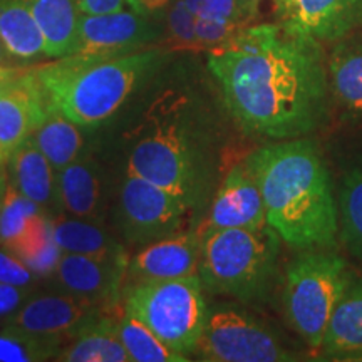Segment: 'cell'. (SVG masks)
<instances>
[{"instance_id": "6da1fadb", "label": "cell", "mask_w": 362, "mask_h": 362, "mask_svg": "<svg viewBox=\"0 0 362 362\" xmlns=\"http://www.w3.org/2000/svg\"><path fill=\"white\" fill-rule=\"evenodd\" d=\"M208 69L247 133L282 141L327 121L332 94L322 44L279 22L245 27L232 44L208 52Z\"/></svg>"}, {"instance_id": "7a4b0ae2", "label": "cell", "mask_w": 362, "mask_h": 362, "mask_svg": "<svg viewBox=\"0 0 362 362\" xmlns=\"http://www.w3.org/2000/svg\"><path fill=\"white\" fill-rule=\"evenodd\" d=\"M264 198L267 223L293 250L336 247L337 197L330 171L312 139L265 144L245 158Z\"/></svg>"}, {"instance_id": "3957f363", "label": "cell", "mask_w": 362, "mask_h": 362, "mask_svg": "<svg viewBox=\"0 0 362 362\" xmlns=\"http://www.w3.org/2000/svg\"><path fill=\"white\" fill-rule=\"evenodd\" d=\"M166 57L168 51L160 47L124 56L71 54L34 66L33 71L54 110L81 128H90L115 116Z\"/></svg>"}, {"instance_id": "277c9868", "label": "cell", "mask_w": 362, "mask_h": 362, "mask_svg": "<svg viewBox=\"0 0 362 362\" xmlns=\"http://www.w3.org/2000/svg\"><path fill=\"white\" fill-rule=\"evenodd\" d=\"M170 98L160 99L138 126L126 173L178 194L197 210L214 183L210 143L187 116L185 103Z\"/></svg>"}, {"instance_id": "5b68a950", "label": "cell", "mask_w": 362, "mask_h": 362, "mask_svg": "<svg viewBox=\"0 0 362 362\" xmlns=\"http://www.w3.org/2000/svg\"><path fill=\"white\" fill-rule=\"evenodd\" d=\"M202 237L198 277L205 291L243 304L264 305L279 284L282 238L264 228L210 230Z\"/></svg>"}, {"instance_id": "8992f818", "label": "cell", "mask_w": 362, "mask_h": 362, "mask_svg": "<svg viewBox=\"0 0 362 362\" xmlns=\"http://www.w3.org/2000/svg\"><path fill=\"white\" fill-rule=\"evenodd\" d=\"M354 280L347 260L332 248L300 252L285 269V319L315 354L322 349L330 317Z\"/></svg>"}, {"instance_id": "52a82bcc", "label": "cell", "mask_w": 362, "mask_h": 362, "mask_svg": "<svg viewBox=\"0 0 362 362\" xmlns=\"http://www.w3.org/2000/svg\"><path fill=\"white\" fill-rule=\"evenodd\" d=\"M121 302L126 314L148 325L171 349L188 357L194 354L210 314L198 275L134 280L123 291Z\"/></svg>"}, {"instance_id": "ba28073f", "label": "cell", "mask_w": 362, "mask_h": 362, "mask_svg": "<svg viewBox=\"0 0 362 362\" xmlns=\"http://www.w3.org/2000/svg\"><path fill=\"white\" fill-rule=\"evenodd\" d=\"M194 357L206 362H288L298 361L282 337L260 319L232 305L208 314Z\"/></svg>"}, {"instance_id": "9c48e42d", "label": "cell", "mask_w": 362, "mask_h": 362, "mask_svg": "<svg viewBox=\"0 0 362 362\" xmlns=\"http://www.w3.org/2000/svg\"><path fill=\"white\" fill-rule=\"evenodd\" d=\"M194 208L187 200L151 181L126 173L119 189L117 221L131 245H149L185 232Z\"/></svg>"}, {"instance_id": "30bf717a", "label": "cell", "mask_w": 362, "mask_h": 362, "mask_svg": "<svg viewBox=\"0 0 362 362\" xmlns=\"http://www.w3.org/2000/svg\"><path fill=\"white\" fill-rule=\"evenodd\" d=\"M153 16L155 13H139L133 8L81 13L72 54L124 56L149 49L163 37V24Z\"/></svg>"}, {"instance_id": "8fae6325", "label": "cell", "mask_w": 362, "mask_h": 362, "mask_svg": "<svg viewBox=\"0 0 362 362\" xmlns=\"http://www.w3.org/2000/svg\"><path fill=\"white\" fill-rule=\"evenodd\" d=\"M106 314H111V309L64 291L61 293H33L6 319L4 327L69 341Z\"/></svg>"}, {"instance_id": "7c38bea8", "label": "cell", "mask_w": 362, "mask_h": 362, "mask_svg": "<svg viewBox=\"0 0 362 362\" xmlns=\"http://www.w3.org/2000/svg\"><path fill=\"white\" fill-rule=\"evenodd\" d=\"M285 29L319 44L337 42L362 27V0H274Z\"/></svg>"}, {"instance_id": "4fadbf2b", "label": "cell", "mask_w": 362, "mask_h": 362, "mask_svg": "<svg viewBox=\"0 0 362 362\" xmlns=\"http://www.w3.org/2000/svg\"><path fill=\"white\" fill-rule=\"evenodd\" d=\"M129 269V255L94 257L62 253L52 277L72 296L115 309L123 298V284Z\"/></svg>"}, {"instance_id": "5bb4252c", "label": "cell", "mask_w": 362, "mask_h": 362, "mask_svg": "<svg viewBox=\"0 0 362 362\" xmlns=\"http://www.w3.org/2000/svg\"><path fill=\"white\" fill-rule=\"evenodd\" d=\"M52 110L33 67L22 69L0 94V158L4 163L33 136Z\"/></svg>"}, {"instance_id": "9a60e30c", "label": "cell", "mask_w": 362, "mask_h": 362, "mask_svg": "<svg viewBox=\"0 0 362 362\" xmlns=\"http://www.w3.org/2000/svg\"><path fill=\"white\" fill-rule=\"evenodd\" d=\"M264 198L247 163H238L226 173L211 200L210 211L198 233L221 228H264Z\"/></svg>"}, {"instance_id": "2e32d148", "label": "cell", "mask_w": 362, "mask_h": 362, "mask_svg": "<svg viewBox=\"0 0 362 362\" xmlns=\"http://www.w3.org/2000/svg\"><path fill=\"white\" fill-rule=\"evenodd\" d=\"M202 237L198 232H181L144 245L129 259L128 275L133 280L181 279L198 275Z\"/></svg>"}, {"instance_id": "e0dca14e", "label": "cell", "mask_w": 362, "mask_h": 362, "mask_svg": "<svg viewBox=\"0 0 362 362\" xmlns=\"http://www.w3.org/2000/svg\"><path fill=\"white\" fill-rule=\"evenodd\" d=\"M7 176L22 194L45 211L62 210L57 192V171L33 139H27L6 163Z\"/></svg>"}, {"instance_id": "ac0fdd59", "label": "cell", "mask_w": 362, "mask_h": 362, "mask_svg": "<svg viewBox=\"0 0 362 362\" xmlns=\"http://www.w3.org/2000/svg\"><path fill=\"white\" fill-rule=\"evenodd\" d=\"M57 192L62 211L78 218L99 220L103 206V176L98 163L81 155L57 171Z\"/></svg>"}, {"instance_id": "d6986e66", "label": "cell", "mask_w": 362, "mask_h": 362, "mask_svg": "<svg viewBox=\"0 0 362 362\" xmlns=\"http://www.w3.org/2000/svg\"><path fill=\"white\" fill-rule=\"evenodd\" d=\"M332 101L352 119L362 123V37L337 40L327 57Z\"/></svg>"}, {"instance_id": "ffe728a7", "label": "cell", "mask_w": 362, "mask_h": 362, "mask_svg": "<svg viewBox=\"0 0 362 362\" xmlns=\"http://www.w3.org/2000/svg\"><path fill=\"white\" fill-rule=\"evenodd\" d=\"M319 354L336 361L362 357V279L352 282L334 310Z\"/></svg>"}, {"instance_id": "44dd1931", "label": "cell", "mask_w": 362, "mask_h": 362, "mask_svg": "<svg viewBox=\"0 0 362 362\" xmlns=\"http://www.w3.org/2000/svg\"><path fill=\"white\" fill-rule=\"evenodd\" d=\"M45 40L49 59L74 51L81 8L78 0H22Z\"/></svg>"}, {"instance_id": "7402d4cb", "label": "cell", "mask_w": 362, "mask_h": 362, "mask_svg": "<svg viewBox=\"0 0 362 362\" xmlns=\"http://www.w3.org/2000/svg\"><path fill=\"white\" fill-rule=\"evenodd\" d=\"M57 361L64 362H131L116 330V320L106 314L71 337Z\"/></svg>"}, {"instance_id": "603a6c76", "label": "cell", "mask_w": 362, "mask_h": 362, "mask_svg": "<svg viewBox=\"0 0 362 362\" xmlns=\"http://www.w3.org/2000/svg\"><path fill=\"white\" fill-rule=\"evenodd\" d=\"M339 238L362 264V155L344 163L337 187Z\"/></svg>"}, {"instance_id": "cb8c5ba5", "label": "cell", "mask_w": 362, "mask_h": 362, "mask_svg": "<svg viewBox=\"0 0 362 362\" xmlns=\"http://www.w3.org/2000/svg\"><path fill=\"white\" fill-rule=\"evenodd\" d=\"M54 240L62 253H81L94 257L126 255V248L101 221L78 216H57L52 218Z\"/></svg>"}, {"instance_id": "d4e9b609", "label": "cell", "mask_w": 362, "mask_h": 362, "mask_svg": "<svg viewBox=\"0 0 362 362\" xmlns=\"http://www.w3.org/2000/svg\"><path fill=\"white\" fill-rule=\"evenodd\" d=\"M0 37L21 62L49 59L42 34L22 0H0Z\"/></svg>"}, {"instance_id": "484cf974", "label": "cell", "mask_w": 362, "mask_h": 362, "mask_svg": "<svg viewBox=\"0 0 362 362\" xmlns=\"http://www.w3.org/2000/svg\"><path fill=\"white\" fill-rule=\"evenodd\" d=\"M30 139L37 144L56 171L64 170L67 165L78 160L84 146L81 126L57 110L49 112Z\"/></svg>"}, {"instance_id": "4316f807", "label": "cell", "mask_w": 362, "mask_h": 362, "mask_svg": "<svg viewBox=\"0 0 362 362\" xmlns=\"http://www.w3.org/2000/svg\"><path fill=\"white\" fill-rule=\"evenodd\" d=\"M11 250L19 255L21 260L39 279L52 277L62 257V250L54 240L52 218H49V214L35 220Z\"/></svg>"}, {"instance_id": "83f0119b", "label": "cell", "mask_w": 362, "mask_h": 362, "mask_svg": "<svg viewBox=\"0 0 362 362\" xmlns=\"http://www.w3.org/2000/svg\"><path fill=\"white\" fill-rule=\"evenodd\" d=\"M116 330L128 351L131 362H187L188 356L180 354L166 346L148 325L129 314L116 320Z\"/></svg>"}, {"instance_id": "f1b7e54d", "label": "cell", "mask_w": 362, "mask_h": 362, "mask_svg": "<svg viewBox=\"0 0 362 362\" xmlns=\"http://www.w3.org/2000/svg\"><path fill=\"white\" fill-rule=\"evenodd\" d=\"M67 342L64 337L35 336L11 327L0 330V362H42L57 361Z\"/></svg>"}, {"instance_id": "f546056e", "label": "cell", "mask_w": 362, "mask_h": 362, "mask_svg": "<svg viewBox=\"0 0 362 362\" xmlns=\"http://www.w3.org/2000/svg\"><path fill=\"white\" fill-rule=\"evenodd\" d=\"M47 214L42 206L22 194L8 181L0 210V245L12 248L35 220Z\"/></svg>"}, {"instance_id": "4dcf8cb0", "label": "cell", "mask_w": 362, "mask_h": 362, "mask_svg": "<svg viewBox=\"0 0 362 362\" xmlns=\"http://www.w3.org/2000/svg\"><path fill=\"white\" fill-rule=\"evenodd\" d=\"M194 17L252 24L257 11L245 0H181Z\"/></svg>"}, {"instance_id": "1f68e13d", "label": "cell", "mask_w": 362, "mask_h": 362, "mask_svg": "<svg viewBox=\"0 0 362 362\" xmlns=\"http://www.w3.org/2000/svg\"><path fill=\"white\" fill-rule=\"evenodd\" d=\"M194 19L181 0L171 4L166 16V33H168L170 49L197 51V34H194Z\"/></svg>"}, {"instance_id": "d6a6232c", "label": "cell", "mask_w": 362, "mask_h": 362, "mask_svg": "<svg viewBox=\"0 0 362 362\" xmlns=\"http://www.w3.org/2000/svg\"><path fill=\"white\" fill-rule=\"evenodd\" d=\"M39 277L16 255L11 248L0 245V282L16 287L35 288Z\"/></svg>"}, {"instance_id": "836d02e7", "label": "cell", "mask_w": 362, "mask_h": 362, "mask_svg": "<svg viewBox=\"0 0 362 362\" xmlns=\"http://www.w3.org/2000/svg\"><path fill=\"white\" fill-rule=\"evenodd\" d=\"M34 293V288L0 282V320H6Z\"/></svg>"}, {"instance_id": "e575fe53", "label": "cell", "mask_w": 362, "mask_h": 362, "mask_svg": "<svg viewBox=\"0 0 362 362\" xmlns=\"http://www.w3.org/2000/svg\"><path fill=\"white\" fill-rule=\"evenodd\" d=\"M83 13H106L124 8L126 0H78Z\"/></svg>"}, {"instance_id": "d590c367", "label": "cell", "mask_w": 362, "mask_h": 362, "mask_svg": "<svg viewBox=\"0 0 362 362\" xmlns=\"http://www.w3.org/2000/svg\"><path fill=\"white\" fill-rule=\"evenodd\" d=\"M126 4L139 13H156L168 7L170 0H126Z\"/></svg>"}, {"instance_id": "8d00e7d4", "label": "cell", "mask_w": 362, "mask_h": 362, "mask_svg": "<svg viewBox=\"0 0 362 362\" xmlns=\"http://www.w3.org/2000/svg\"><path fill=\"white\" fill-rule=\"evenodd\" d=\"M22 67L19 66H0V94L7 89V86L12 83L17 76L21 74Z\"/></svg>"}, {"instance_id": "74e56055", "label": "cell", "mask_w": 362, "mask_h": 362, "mask_svg": "<svg viewBox=\"0 0 362 362\" xmlns=\"http://www.w3.org/2000/svg\"><path fill=\"white\" fill-rule=\"evenodd\" d=\"M17 62L21 61L8 51L7 44L4 42L2 37H0V66H17Z\"/></svg>"}, {"instance_id": "f35d334b", "label": "cell", "mask_w": 362, "mask_h": 362, "mask_svg": "<svg viewBox=\"0 0 362 362\" xmlns=\"http://www.w3.org/2000/svg\"><path fill=\"white\" fill-rule=\"evenodd\" d=\"M7 185H8L7 170H4L2 173H0V210H2V202H4V194H6Z\"/></svg>"}, {"instance_id": "ab89813d", "label": "cell", "mask_w": 362, "mask_h": 362, "mask_svg": "<svg viewBox=\"0 0 362 362\" xmlns=\"http://www.w3.org/2000/svg\"><path fill=\"white\" fill-rule=\"evenodd\" d=\"M245 2H247L248 6H250L252 8H255V11H257V8H259V6H260L262 0H245Z\"/></svg>"}, {"instance_id": "60d3db41", "label": "cell", "mask_w": 362, "mask_h": 362, "mask_svg": "<svg viewBox=\"0 0 362 362\" xmlns=\"http://www.w3.org/2000/svg\"><path fill=\"white\" fill-rule=\"evenodd\" d=\"M4 170H6V163H4L2 158H0V173H2Z\"/></svg>"}]
</instances>
